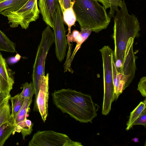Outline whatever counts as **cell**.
Returning a JSON list of instances; mask_svg holds the SVG:
<instances>
[{
  "mask_svg": "<svg viewBox=\"0 0 146 146\" xmlns=\"http://www.w3.org/2000/svg\"><path fill=\"white\" fill-rule=\"evenodd\" d=\"M15 127V119L10 116L9 119L0 127V146H2L6 140L13 134Z\"/></svg>",
  "mask_w": 146,
  "mask_h": 146,
  "instance_id": "obj_14",
  "label": "cell"
},
{
  "mask_svg": "<svg viewBox=\"0 0 146 146\" xmlns=\"http://www.w3.org/2000/svg\"><path fill=\"white\" fill-rule=\"evenodd\" d=\"M10 94H7L0 90V106L7 99L10 98Z\"/></svg>",
  "mask_w": 146,
  "mask_h": 146,
  "instance_id": "obj_28",
  "label": "cell"
},
{
  "mask_svg": "<svg viewBox=\"0 0 146 146\" xmlns=\"http://www.w3.org/2000/svg\"><path fill=\"white\" fill-rule=\"evenodd\" d=\"M137 90L141 93L142 96L146 97V77H142L140 80L137 88Z\"/></svg>",
  "mask_w": 146,
  "mask_h": 146,
  "instance_id": "obj_24",
  "label": "cell"
},
{
  "mask_svg": "<svg viewBox=\"0 0 146 146\" xmlns=\"http://www.w3.org/2000/svg\"><path fill=\"white\" fill-rule=\"evenodd\" d=\"M133 140L135 142H137V141H138V139L137 138H135L134 139H133Z\"/></svg>",
  "mask_w": 146,
  "mask_h": 146,
  "instance_id": "obj_31",
  "label": "cell"
},
{
  "mask_svg": "<svg viewBox=\"0 0 146 146\" xmlns=\"http://www.w3.org/2000/svg\"><path fill=\"white\" fill-rule=\"evenodd\" d=\"M65 68H64V72H66V71H67V70H66L65 69ZM69 71V72H71L72 73V72H73V70H72H72H71V71Z\"/></svg>",
  "mask_w": 146,
  "mask_h": 146,
  "instance_id": "obj_32",
  "label": "cell"
},
{
  "mask_svg": "<svg viewBox=\"0 0 146 146\" xmlns=\"http://www.w3.org/2000/svg\"><path fill=\"white\" fill-rule=\"evenodd\" d=\"M73 9L81 28L86 26L96 33L107 28L111 18L97 0H73Z\"/></svg>",
  "mask_w": 146,
  "mask_h": 146,
  "instance_id": "obj_3",
  "label": "cell"
},
{
  "mask_svg": "<svg viewBox=\"0 0 146 146\" xmlns=\"http://www.w3.org/2000/svg\"><path fill=\"white\" fill-rule=\"evenodd\" d=\"M92 31L88 27L85 26L81 28L80 32L81 36L86 40L88 38Z\"/></svg>",
  "mask_w": 146,
  "mask_h": 146,
  "instance_id": "obj_27",
  "label": "cell"
},
{
  "mask_svg": "<svg viewBox=\"0 0 146 146\" xmlns=\"http://www.w3.org/2000/svg\"><path fill=\"white\" fill-rule=\"evenodd\" d=\"M29 146H82L81 143L71 140L66 135L53 131H38L29 143Z\"/></svg>",
  "mask_w": 146,
  "mask_h": 146,
  "instance_id": "obj_7",
  "label": "cell"
},
{
  "mask_svg": "<svg viewBox=\"0 0 146 146\" xmlns=\"http://www.w3.org/2000/svg\"><path fill=\"white\" fill-rule=\"evenodd\" d=\"M1 83H0V90H1Z\"/></svg>",
  "mask_w": 146,
  "mask_h": 146,
  "instance_id": "obj_34",
  "label": "cell"
},
{
  "mask_svg": "<svg viewBox=\"0 0 146 146\" xmlns=\"http://www.w3.org/2000/svg\"><path fill=\"white\" fill-rule=\"evenodd\" d=\"M9 100L10 98L7 99L0 106V127L9 119L11 116Z\"/></svg>",
  "mask_w": 146,
  "mask_h": 146,
  "instance_id": "obj_20",
  "label": "cell"
},
{
  "mask_svg": "<svg viewBox=\"0 0 146 146\" xmlns=\"http://www.w3.org/2000/svg\"><path fill=\"white\" fill-rule=\"evenodd\" d=\"M120 9L114 17L112 37L114 41L113 58L115 64L122 65L126 45L129 39L140 36V24L137 17L129 14L126 3L122 1Z\"/></svg>",
  "mask_w": 146,
  "mask_h": 146,
  "instance_id": "obj_2",
  "label": "cell"
},
{
  "mask_svg": "<svg viewBox=\"0 0 146 146\" xmlns=\"http://www.w3.org/2000/svg\"><path fill=\"white\" fill-rule=\"evenodd\" d=\"M13 72L8 66L5 59L0 52V82L1 90L8 94L14 83Z\"/></svg>",
  "mask_w": 146,
  "mask_h": 146,
  "instance_id": "obj_11",
  "label": "cell"
},
{
  "mask_svg": "<svg viewBox=\"0 0 146 146\" xmlns=\"http://www.w3.org/2000/svg\"><path fill=\"white\" fill-rule=\"evenodd\" d=\"M58 3L57 0H39L38 2L39 10L43 20L52 29Z\"/></svg>",
  "mask_w": 146,
  "mask_h": 146,
  "instance_id": "obj_12",
  "label": "cell"
},
{
  "mask_svg": "<svg viewBox=\"0 0 146 146\" xmlns=\"http://www.w3.org/2000/svg\"><path fill=\"white\" fill-rule=\"evenodd\" d=\"M29 0H5L0 2V14L5 16L20 9Z\"/></svg>",
  "mask_w": 146,
  "mask_h": 146,
  "instance_id": "obj_13",
  "label": "cell"
},
{
  "mask_svg": "<svg viewBox=\"0 0 146 146\" xmlns=\"http://www.w3.org/2000/svg\"><path fill=\"white\" fill-rule=\"evenodd\" d=\"M33 125V123L30 120L26 119L18 123L16 125L12 134H14L15 132H21L23 139H25L26 137L31 133Z\"/></svg>",
  "mask_w": 146,
  "mask_h": 146,
  "instance_id": "obj_16",
  "label": "cell"
},
{
  "mask_svg": "<svg viewBox=\"0 0 146 146\" xmlns=\"http://www.w3.org/2000/svg\"><path fill=\"white\" fill-rule=\"evenodd\" d=\"M11 103L12 111L11 116L14 119L17 113L21 109L25 100L21 99L19 94L10 98Z\"/></svg>",
  "mask_w": 146,
  "mask_h": 146,
  "instance_id": "obj_21",
  "label": "cell"
},
{
  "mask_svg": "<svg viewBox=\"0 0 146 146\" xmlns=\"http://www.w3.org/2000/svg\"><path fill=\"white\" fill-rule=\"evenodd\" d=\"M32 102V98L25 99L15 119V125L19 122L27 119V114L30 110V107Z\"/></svg>",
  "mask_w": 146,
  "mask_h": 146,
  "instance_id": "obj_18",
  "label": "cell"
},
{
  "mask_svg": "<svg viewBox=\"0 0 146 146\" xmlns=\"http://www.w3.org/2000/svg\"><path fill=\"white\" fill-rule=\"evenodd\" d=\"M15 43L11 41L0 29V51L16 52Z\"/></svg>",
  "mask_w": 146,
  "mask_h": 146,
  "instance_id": "obj_19",
  "label": "cell"
},
{
  "mask_svg": "<svg viewBox=\"0 0 146 146\" xmlns=\"http://www.w3.org/2000/svg\"><path fill=\"white\" fill-rule=\"evenodd\" d=\"M49 73L41 78L39 91L36 102L34 104V111H38L45 122L48 115V101L49 95Z\"/></svg>",
  "mask_w": 146,
  "mask_h": 146,
  "instance_id": "obj_10",
  "label": "cell"
},
{
  "mask_svg": "<svg viewBox=\"0 0 146 146\" xmlns=\"http://www.w3.org/2000/svg\"><path fill=\"white\" fill-rule=\"evenodd\" d=\"M146 100L141 102L136 108L130 113L126 129L128 131L132 128L133 124L144 110L146 108Z\"/></svg>",
  "mask_w": 146,
  "mask_h": 146,
  "instance_id": "obj_17",
  "label": "cell"
},
{
  "mask_svg": "<svg viewBox=\"0 0 146 146\" xmlns=\"http://www.w3.org/2000/svg\"><path fill=\"white\" fill-rule=\"evenodd\" d=\"M49 26L43 31L42 37L38 46L32 75V83L35 90L36 102L39 91L42 77L45 75L46 59L48 51L54 41V33Z\"/></svg>",
  "mask_w": 146,
  "mask_h": 146,
  "instance_id": "obj_4",
  "label": "cell"
},
{
  "mask_svg": "<svg viewBox=\"0 0 146 146\" xmlns=\"http://www.w3.org/2000/svg\"><path fill=\"white\" fill-rule=\"evenodd\" d=\"M140 125L146 127V108L142 111L139 117L134 122L133 125Z\"/></svg>",
  "mask_w": 146,
  "mask_h": 146,
  "instance_id": "obj_25",
  "label": "cell"
},
{
  "mask_svg": "<svg viewBox=\"0 0 146 146\" xmlns=\"http://www.w3.org/2000/svg\"><path fill=\"white\" fill-rule=\"evenodd\" d=\"M52 95L58 108L81 123H92L97 115L100 107L91 96L70 88L55 90Z\"/></svg>",
  "mask_w": 146,
  "mask_h": 146,
  "instance_id": "obj_1",
  "label": "cell"
},
{
  "mask_svg": "<svg viewBox=\"0 0 146 146\" xmlns=\"http://www.w3.org/2000/svg\"><path fill=\"white\" fill-rule=\"evenodd\" d=\"M134 39L130 38L126 45L121 71L124 83V90L129 86L135 77L136 58L133 50Z\"/></svg>",
  "mask_w": 146,
  "mask_h": 146,
  "instance_id": "obj_9",
  "label": "cell"
},
{
  "mask_svg": "<svg viewBox=\"0 0 146 146\" xmlns=\"http://www.w3.org/2000/svg\"><path fill=\"white\" fill-rule=\"evenodd\" d=\"M53 24L55 54L58 60L61 62L66 56L68 43L62 14L58 3Z\"/></svg>",
  "mask_w": 146,
  "mask_h": 146,
  "instance_id": "obj_8",
  "label": "cell"
},
{
  "mask_svg": "<svg viewBox=\"0 0 146 146\" xmlns=\"http://www.w3.org/2000/svg\"><path fill=\"white\" fill-rule=\"evenodd\" d=\"M100 51L103 61L104 86L102 113L106 115L110 111L112 103L114 101L112 68L114 51L108 45L104 46Z\"/></svg>",
  "mask_w": 146,
  "mask_h": 146,
  "instance_id": "obj_5",
  "label": "cell"
},
{
  "mask_svg": "<svg viewBox=\"0 0 146 146\" xmlns=\"http://www.w3.org/2000/svg\"><path fill=\"white\" fill-rule=\"evenodd\" d=\"M122 2V0H111V7L108 14L110 18L114 16L115 12L118 10V7H121Z\"/></svg>",
  "mask_w": 146,
  "mask_h": 146,
  "instance_id": "obj_23",
  "label": "cell"
},
{
  "mask_svg": "<svg viewBox=\"0 0 146 146\" xmlns=\"http://www.w3.org/2000/svg\"><path fill=\"white\" fill-rule=\"evenodd\" d=\"M38 0L29 1L19 9L10 12L6 16L11 27L20 25L23 29H27L30 23L35 21L39 17L40 10Z\"/></svg>",
  "mask_w": 146,
  "mask_h": 146,
  "instance_id": "obj_6",
  "label": "cell"
},
{
  "mask_svg": "<svg viewBox=\"0 0 146 146\" xmlns=\"http://www.w3.org/2000/svg\"><path fill=\"white\" fill-rule=\"evenodd\" d=\"M57 1L61 11L65 9L70 7L73 3L71 0H57Z\"/></svg>",
  "mask_w": 146,
  "mask_h": 146,
  "instance_id": "obj_26",
  "label": "cell"
},
{
  "mask_svg": "<svg viewBox=\"0 0 146 146\" xmlns=\"http://www.w3.org/2000/svg\"><path fill=\"white\" fill-rule=\"evenodd\" d=\"M73 4L70 7L65 9L61 11L63 21L68 27V32L66 35L67 37L71 35V27L74 25L76 21V16L73 9Z\"/></svg>",
  "mask_w": 146,
  "mask_h": 146,
  "instance_id": "obj_15",
  "label": "cell"
},
{
  "mask_svg": "<svg viewBox=\"0 0 146 146\" xmlns=\"http://www.w3.org/2000/svg\"><path fill=\"white\" fill-rule=\"evenodd\" d=\"M5 0H0V2H2Z\"/></svg>",
  "mask_w": 146,
  "mask_h": 146,
  "instance_id": "obj_33",
  "label": "cell"
},
{
  "mask_svg": "<svg viewBox=\"0 0 146 146\" xmlns=\"http://www.w3.org/2000/svg\"><path fill=\"white\" fill-rule=\"evenodd\" d=\"M21 88L23 89V90L19 95L23 100L32 98L33 95L35 94V89L32 82L29 83L28 82L24 83L22 85Z\"/></svg>",
  "mask_w": 146,
  "mask_h": 146,
  "instance_id": "obj_22",
  "label": "cell"
},
{
  "mask_svg": "<svg viewBox=\"0 0 146 146\" xmlns=\"http://www.w3.org/2000/svg\"><path fill=\"white\" fill-rule=\"evenodd\" d=\"M21 56L17 54L15 57L9 58L8 60V62L10 64H13L17 62L21 58Z\"/></svg>",
  "mask_w": 146,
  "mask_h": 146,
  "instance_id": "obj_29",
  "label": "cell"
},
{
  "mask_svg": "<svg viewBox=\"0 0 146 146\" xmlns=\"http://www.w3.org/2000/svg\"><path fill=\"white\" fill-rule=\"evenodd\" d=\"M98 2H100L106 9L111 7V0H97Z\"/></svg>",
  "mask_w": 146,
  "mask_h": 146,
  "instance_id": "obj_30",
  "label": "cell"
}]
</instances>
